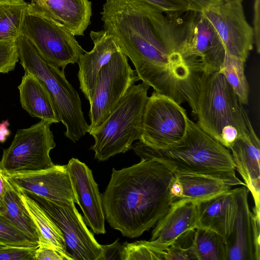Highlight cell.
I'll return each instance as SVG.
<instances>
[{"label":"cell","instance_id":"ab89813d","mask_svg":"<svg viewBox=\"0 0 260 260\" xmlns=\"http://www.w3.org/2000/svg\"><path fill=\"white\" fill-rule=\"evenodd\" d=\"M225 3H234V2H241L243 0H222Z\"/></svg>","mask_w":260,"mask_h":260},{"label":"cell","instance_id":"e0dca14e","mask_svg":"<svg viewBox=\"0 0 260 260\" xmlns=\"http://www.w3.org/2000/svg\"><path fill=\"white\" fill-rule=\"evenodd\" d=\"M199 221L198 202L179 199L154 225L150 241L166 250L180 236L194 230Z\"/></svg>","mask_w":260,"mask_h":260},{"label":"cell","instance_id":"6da1fadb","mask_svg":"<svg viewBox=\"0 0 260 260\" xmlns=\"http://www.w3.org/2000/svg\"><path fill=\"white\" fill-rule=\"evenodd\" d=\"M174 172L163 164L141 159L116 170L102 196L105 216L123 236L135 238L149 231L168 212L174 199Z\"/></svg>","mask_w":260,"mask_h":260},{"label":"cell","instance_id":"74e56055","mask_svg":"<svg viewBox=\"0 0 260 260\" xmlns=\"http://www.w3.org/2000/svg\"><path fill=\"white\" fill-rule=\"evenodd\" d=\"M9 184L10 180L8 175L0 166V210L2 207L4 197Z\"/></svg>","mask_w":260,"mask_h":260},{"label":"cell","instance_id":"44dd1931","mask_svg":"<svg viewBox=\"0 0 260 260\" xmlns=\"http://www.w3.org/2000/svg\"><path fill=\"white\" fill-rule=\"evenodd\" d=\"M238 171L254 202L253 213L260 219V141L250 137L237 138L230 149Z\"/></svg>","mask_w":260,"mask_h":260},{"label":"cell","instance_id":"30bf717a","mask_svg":"<svg viewBox=\"0 0 260 260\" xmlns=\"http://www.w3.org/2000/svg\"><path fill=\"white\" fill-rule=\"evenodd\" d=\"M187 117L186 110L180 105L154 91L145 105L139 141L154 148L170 146L184 136Z\"/></svg>","mask_w":260,"mask_h":260},{"label":"cell","instance_id":"4316f807","mask_svg":"<svg viewBox=\"0 0 260 260\" xmlns=\"http://www.w3.org/2000/svg\"><path fill=\"white\" fill-rule=\"evenodd\" d=\"M245 62L225 51L224 60L219 71L224 75L241 103L247 105L249 87L244 71Z\"/></svg>","mask_w":260,"mask_h":260},{"label":"cell","instance_id":"603a6c76","mask_svg":"<svg viewBox=\"0 0 260 260\" xmlns=\"http://www.w3.org/2000/svg\"><path fill=\"white\" fill-rule=\"evenodd\" d=\"M0 215L39 243V231L21 200L18 188L10 180L3 200Z\"/></svg>","mask_w":260,"mask_h":260},{"label":"cell","instance_id":"7c38bea8","mask_svg":"<svg viewBox=\"0 0 260 260\" xmlns=\"http://www.w3.org/2000/svg\"><path fill=\"white\" fill-rule=\"evenodd\" d=\"M231 55L245 61L253 49L254 31L247 22L241 2L211 6L202 11Z\"/></svg>","mask_w":260,"mask_h":260},{"label":"cell","instance_id":"d6a6232c","mask_svg":"<svg viewBox=\"0 0 260 260\" xmlns=\"http://www.w3.org/2000/svg\"><path fill=\"white\" fill-rule=\"evenodd\" d=\"M37 247L0 245V260H35V250Z\"/></svg>","mask_w":260,"mask_h":260},{"label":"cell","instance_id":"5bb4252c","mask_svg":"<svg viewBox=\"0 0 260 260\" xmlns=\"http://www.w3.org/2000/svg\"><path fill=\"white\" fill-rule=\"evenodd\" d=\"M76 197L83 213L84 220L96 234H105V214L102 196L92 171L84 162L72 158L66 165Z\"/></svg>","mask_w":260,"mask_h":260},{"label":"cell","instance_id":"d590c367","mask_svg":"<svg viewBox=\"0 0 260 260\" xmlns=\"http://www.w3.org/2000/svg\"><path fill=\"white\" fill-rule=\"evenodd\" d=\"M259 1L254 0L253 4V29L254 31V43L257 53L260 52V13Z\"/></svg>","mask_w":260,"mask_h":260},{"label":"cell","instance_id":"d4e9b609","mask_svg":"<svg viewBox=\"0 0 260 260\" xmlns=\"http://www.w3.org/2000/svg\"><path fill=\"white\" fill-rule=\"evenodd\" d=\"M28 6L24 0H0V41H16L22 35Z\"/></svg>","mask_w":260,"mask_h":260},{"label":"cell","instance_id":"f546056e","mask_svg":"<svg viewBox=\"0 0 260 260\" xmlns=\"http://www.w3.org/2000/svg\"><path fill=\"white\" fill-rule=\"evenodd\" d=\"M18 60L16 41H0V73L13 71Z\"/></svg>","mask_w":260,"mask_h":260},{"label":"cell","instance_id":"9a60e30c","mask_svg":"<svg viewBox=\"0 0 260 260\" xmlns=\"http://www.w3.org/2000/svg\"><path fill=\"white\" fill-rule=\"evenodd\" d=\"M19 188L56 202L76 203L66 165H54L40 171L8 175Z\"/></svg>","mask_w":260,"mask_h":260},{"label":"cell","instance_id":"3957f363","mask_svg":"<svg viewBox=\"0 0 260 260\" xmlns=\"http://www.w3.org/2000/svg\"><path fill=\"white\" fill-rule=\"evenodd\" d=\"M185 134L166 147H149L140 141L132 146L141 159L158 161L174 173L211 174L235 169L230 150L187 116Z\"/></svg>","mask_w":260,"mask_h":260},{"label":"cell","instance_id":"9c48e42d","mask_svg":"<svg viewBox=\"0 0 260 260\" xmlns=\"http://www.w3.org/2000/svg\"><path fill=\"white\" fill-rule=\"evenodd\" d=\"M139 80L121 49L100 70L89 102L88 130L96 128L109 117L130 87Z\"/></svg>","mask_w":260,"mask_h":260},{"label":"cell","instance_id":"4fadbf2b","mask_svg":"<svg viewBox=\"0 0 260 260\" xmlns=\"http://www.w3.org/2000/svg\"><path fill=\"white\" fill-rule=\"evenodd\" d=\"M248 192L246 186L240 187L237 217L225 241L227 260L260 259V220L250 209Z\"/></svg>","mask_w":260,"mask_h":260},{"label":"cell","instance_id":"1f68e13d","mask_svg":"<svg viewBox=\"0 0 260 260\" xmlns=\"http://www.w3.org/2000/svg\"><path fill=\"white\" fill-rule=\"evenodd\" d=\"M35 260H74L72 254L49 242H40L35 250Z\"/></svg>","mask_w":260,"mask_h":260},{"label":"cell","instance_id":"277c9868","mask_svg":"<svg viewBox=\"0 0 260 260\" xmlns=\"http://www.w3.org/2000/svg\"><path fill=\"white\" fill-rule=\"evenodd\" d=\"M16 43L24 70L36 76L51 94L60 122L66 126L65 136L74 142L78 141L88 132L89 125L82 110L79 95L66 79L64 70L43 58L23 35L18 37Z\"/></svg>","mask_w":260,"mask_h":260},{"label":"cell","instance_id":"d6986e66","mask_svg":"<svg viewBox=\"0 0 260 260\" xmlns=\"http://www.w3.org/2000/svg\"><path fill=\"white\" fill-rule=\"evenodd\" d=\"M240 187L198 202V226L212 230L225 240L233 230L237 217Z\"/></svg>","mask_w":260,"mask_h":260},{"label":"cell","instance_id":"ac0fdd59","mask_svg":"<svg viewBox=\"0 0 260 260\" xmlns=\"http://www.w3.org/2000/svg\"><path fill=\"white\" fill-rule=\"evenodd\" d=\"M28 4L75 36H84L90 24L91 3L88 0H30Z\"/></svg>","mask_w":260,"mask_h":260},{"label":"cell","instance_id":"ba28073f","mask_svg":"<svg viewBox=\"0 0 260 260\" xmlns=\"http://www.w3.org/2000/svg\"><path fill=\"white\" fill-rule=\"evenodd\" d=\"M52 122L41 120L27 128L18 129L10 146L4 149L0 166L7 175L25 173L53 167L50 151L56 145Z\"/></svg>","mask_w":260,"mask_h":260},{"label":"cell","instance_id":"8992f818","mask_svg":"<svg viewBox=\"0 0 260 260\" xmlns=\"http://www.w3.org/2000/svg\"><path fill=\"white\" fill-rule=\"evenodd\" d=\"M184 17L173 18L175 49L186 59L219 71L225 55L224 47L202 11L190 10Z\"/></svg>","mask_w":260,"mask_h":260},{"label":"cell","instance_id":"52a82bcc","mask_svg":"<svg viewBox=\"0 0 260 260\" xmlns=\"http://www.w3.org/2000/svg\"><path fill=\"white\" fill-rule=\"evenodd\" d=\"M22 35L43 58L59 69L64 70L68 64L78 63L85 51L75 36L55 21L33 10L29 4Z\"/></svg>","mask_w":260,"mask_h":260},{"label":"cell","instance_id":"484cf974","mask_svg":"<svg viewBox=\"0 0 260 260\" xmlns=\"http://www.w3.org/2000/svg\"><path fill=\"white\" fill-rule=\"evenodd\" d=\"M193 245L198 260H227L225 239L212 230L197 226Z\"/></svg>","mask_w":260,"mask_h":260},{"label":"cell","instance_id":"f1b7e54d","mask_svg":"<svg viewBox=\"0 0 260 260\" xmlns=\"http://www.w3.org/2000/svg\"><path fill=\"white\" fill-rule=\"evenodd\" d=\"M0 245L36 247L39 243L0 215Z\"/></svg>","mask_w":260,"mask_h":260},{"label":"cell","instance_id":"83f0119b","mask_svg":"<svg viewBox=\"0 0 260 260\" xmlns=\"http://www.w3.org/2000/svg\"><path fill=\"white\" fill-rule=\"evenodd\" d=\"M166 250L150 241L125 242L122 245L121 260H165Z\"/></svg>","mask_w":260,"mask_h":260},{"label":"cell","instance_id":"836d02e7","mask_svg":"<svg viewBox=\"0 0 260 260\" xmlns=\"http://www.w3.org/2000/svg\"><path fill=\"white\" fill-rule=\"evenodd\" d=\"M198 260L192 245L189 248L181 247L172 243L166 250L165 260Z\"/></svg>","mask_w":260,"mask_h":260},{"label":"cell","instance_id":"8d00e7d4","mask_svg":"<svg viewBox=\"0 0 260 260\" xmlns=\"http://www.w3.org/2000/svg\"><path fill=\"white\" fill-rule=\"evenodd\" d=\"M187 2L194 10L202 11L214 5L223 2L222 0H184Z\"/></svg>","mask_w":260,"mask_h":260},{"label":"cell","instance_id":"f35d334b","mask_svg":"<svg viewBox=\"0 0 260 260\" xmlns=\"http://www.w3.org/2000/svg\"><path fill=\"white\" fill-rule=\"evenodd\" d=\"M9 125V123L8 120L0 123V142L1 143L4 142L10 134V131L8 128Z\"/></svg>","mask_w":260,"mask_h":260},{"label":"cell","instance_id":"cb8c5ba5","mask_svg":"<svg viewBox=\"0 0 260 260\" xmlns=\"http://www.w3.org/2000/svg\"><path fill=\"white\" fill-rule=\"evenodd\" d=\"M19 194L39 234V242H49L55 247L67 251V246L60 230L44 210L24 191L19 188Z\"/></svg>","mask_w":260,"mask_h":260},{"label":"cell","instance_id":"8fae6325","mask_svg":"<svg viewBox=\"0 0 260 260\" xmlns=\"http://www.w3.org/2000/svg\"><path fill=\"white\" fill-rule=\"evenodd\" d=\"M48 214L63 234L74 260H98L102 248L88 230L75 202H56L26 192Z\"/></svg>","mask_w":260,"mask_h":260},{"label":"cell","instance_id":"7a4b0ae2","mask_svg":"<svg viewBox=\"0 0 260 260\" xmlns=\"http://www.w3.org/2000/svg\"><path fill=\"white\" fill-rule=\"evenodd\" d=\"M187 103L199 126L229 150L238 138L259 139L243 104L219 71L202 73Z\"/></svg>","mask_w":260,"mask_h":260},{"label":"cell","instance_id":"4dcf8cb0","mask_svg":"<svg viewBox=\"0 0 260 260\" xmlns=\"http://www.w3.org/2000/svg\"><path fill=\"white\" fill-rule=\"evenodd\" d=\"M167 14L171 18L179 16L190 10H194L184 0H143Z\"/></svg>","mask_w":260,"mask_h":260},{"label":"cell","instance_id":"ffe728a7","mask_svg":"<svg viewBox=\"0 0 260 260\" xmlns=\"http://www.w3.org/2000/svg\"><path fill=\"white\" fill-rule=\"evenodd\" d=\"M181 188L180 199L200 202L225 192L236 186H245L235 170L211 174L174 173Z\"/></svg>","mask_w":260,"mask_h":260},{"label":"cell","instance_id":"7402d4cb","mask_svg":"<svg viewBox=\"0 0 260 260\" xmlns=\"http://www.w3.org/2000/svg\"><path fill=\"white\" fill-rule=\"evenodd\" d=\"M24 71L18 87L22 107L32 117L52 123L60 122L56 106L47 88L34 74Z\"/></svg>","mask_w":260,"mask_h":260},{"label":"cell","instance_id":"5b68a950","mask_svg":"<svg viewBox=\"0 0 260 260\" xmlns=\"http://www.w3.org/2000/svg\"><path fill=\"white\" fill-rule=\"evenodd\" d=\"M149 88L143 82L133 84L106 120L88 131L94 140L90 149L94 151L95 158L105 161L125 153L132 148L135 140H140Z\"/></svg>","mask_w":260,"mask_h":260},{"label":"cell","instance_id":"e575fe53","mask_svg":"<svg viewBox=\"0 0 260 260\" xmlns=\"http://www.w3.org/2000/svg\"><path fill=\"white\" fill-rule=\"evenodd\" d=\"M102 251L98 260L120 259L122 245L116 240L109 245H101Z\"/></svg>","mask_w":260,"mask_h":260},{"label":"cell","instance_id":"2e32d148","mask_svg":"<svg viewBox=\"0 0 260 260\" xmlns=\"http://www.w3.org/2000/svg\"><path fill=\"white\" fill-rule=\"evenodd\" d=\"M90 37L93 47L80 56L77 74L80 89L89 103L92 98L100 70L111 60L114 54L120 50L115 39L104 29L91 31Z\"/></svg>","mask_w":260,"mask_h":260}]
</instances>
